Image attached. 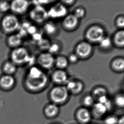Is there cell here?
<instances>
[{
    "label": "cell",
    "instance_id": "cell-33",
    "mask_svg": "<svg viewBox=\"0 0 124 124\" xmlns=\"http://www.w3.org/2000/svg\"><path fill=\"white\" fill-rule=\"evenodd\" d=\"M55 2V1L54 0H34L31 1V3L34 6H40L45 7V5L53 3Z\"/></svg>",
    "mask_w": 124,
    "mask_h": 124
},
{
    "label": "cell",
    "instance_id": "cell-37",
    "mask_svg": "<svg viewBox=\"0 0 124 124\" xmlns=\"http://www.w3.org/2000/svg\"><path fill=\"white\" fill-rule=\"evenodd\" d=\"M63 4L65 5V7L71 6L74 4V3L75 2V1L71 0H62L61 1Z\"/></svg>",
    "mask_w": 124,
    "mask_h": 124
},
{
    "label": "cell",
    "instance_id": "cell-34",
    "mask_svg": "<svg viewBox=\"0 0 124 124\" xmlns=\"http://www.w3.org/2000/svg\"><path fill=\"white\" fill-rule=\"evenodd\" d=\"M86 14V11L84 8L79 7L76 9L74 15L77 17L78 19L83 18Z\"/></svg>",
    "mask_w": 124,
    "mask_h": 124
},
{
    "label": "cell",
    "instance_id": "cell-27",
    "mask_svg": "<svg viewBox=\"0 0 124 124\" xmlns=\"http://www.w3.org/2000/svg\"><path fill=\"white\" fill-rule=\"evenodd\" d=\"M113 69L117 71H122L124 70V59L117 58L113 61L111 63Z\"/></svg>",
    "mask_w": 124,
    "mask_h": 124
},
{
    "label": "cell",
    "instance_id": "cell-21",
    "mask_svg": "<svg viewBox=\"0 0 124 124\" xmlns=\"http://www.w3.org/2000/svg\"><path fill=\"white\" fill-rule=\"evenodd\" d=\"M91 95L92 96L96 101H97L101 97L108 96V92L107 90L104 87H97L93 90Z\"/></svg>",
    "mask_w": 124,
    "mask_h": 124
},
{
    "label": "cell",
    "instance_id": "cell-5",
    "mask_svg": "<svg viewBox=\"0 0 124 124\" xmlns=\"http://www.w3.org/2000/svg\"><path fill=\"white\" fill-rule=\"evenodd\" d=\"M29 15L31 20L37 24H44L49 19L48 10L45 7L40 6H34Z\"/></svg>",
    "mask_w": 124,
    "mask_h": 124
},
{
    "label": "cell",
    "instance_id": "cell-14",
    "mask_svg": "<svg viewBox=\"0 0 124 124\" xmlns=\"http://www.w3.org/2000/svg\"><path fill=\"white\" fill-rule=\"evenodd\" d=\"M79 20L73 14H68L62 21V26L65 30L70 31L74 30L79 23Z\"/></svg>",
    "mask_w": 124,
    "mask_h": 124
},
{
    "label": "cell",
    "instance_id": "cell-30",
    "mask_svg": "<svg viewBox=\"0 0 124 124\" xmlns=\"http://www.w3.org/2000/svg\"><path fill=\"white\" fill-rule=\"evenodd\" d=\"M10 11V2L7 0L0 1V12L1 13L7 14Z\"/></svg>",
    "mask_w": 124,
    "mask_h": 124
},
{
    "label": "cell",
    "instance_id": "cell-8",
    "mask_svg": "<svg viewBox=\"0 0 124 124\" xmlns=\"http://www.w3.org/2000/svg\"><path fill=\"white\" fill-rule=\"evenodd\" d=\"M31 4V1L25 0H14L10 2V11L17 16L27 13Z\"/></svg>",
    "mask_w": 124,
    "mask_h": 124
},
{
    "label": "cell",
    "instance_id": "cell-31",
    "mask_svg": "<svg viewBox=\"0 0 124 124\" xmlns=\"http://www.w3.org/2000/svg\"><path fill=\"white\" fill-rule=\"evenodd\" d=\"M84 89V85L81 81H76V84L74 89L71 92L70 94L77 95L82 92Z\"/></svg>",
    "mask_w": 124,
    "mask_h": 124
},
{
    "label": "cell",
    "instance_id": "cell-28",
    "mask_svg": "<svg viewBox=\"0 0 124 124\" xmlns=\"http://www.w3.org/2000/svg\"><path fill=\"white\" fill-rule=\"evenodd\" d=\"M114 42L119 46H124V30L119 31L114 36Z\"/></svg>",
    "mask_w": 124,
    "mask_h": 124
},
{
    "label": "cell",
    "instance_id": "cell-22",
    "mask_svg": "<svg viewBox=\"0 0 124 124\" xmlns=\"http://www.w3.org/2000/svg\"><path fill=\"white\" fill-rule=\"evenodd\" d=\"M61 45L59 41H55L51 42L48 52L54 56V55L59 54L61 50Z\"/></svg>",
    "mask_w": 124,
    "mask_h": 124
},
{
    "label": "cell",
    "instance_id": "cell-24",
    "mask_svg": "<svg viewBox=\"0 0 124 124\" xmlns=\"http://www.w3.org/2000/svg\"><path fill=\"white\" fill-rule=\"evenodd\" d=\"M96 102H100L105 106L108 112H110L112 110L114 106L112 101L111 100L108 96H106L101 97Z\"/></svg>",
    "mask_w": 124,
    "mask_h": 124
},
{
    "label": "cell",
    "instance_id": "cell-26",
    "mask_svg": "<svg viewBox=\"0 0 124 124\" xmlns=\"http://www.w3.org/2000/svg\"><path fill=\"white\" fill-rule=\"evenodd\" d=\"M51 42L49 39L43 37L40 40L37 42V45L39 48L42 50V52L48 51Z\"/></svg>",
    "mask_w": 124,
    "mask_h": 124
},
{
    "label": "cell",
    "instance_id": "cell-40",
    "mask_svg": "<svg viewBox=\"0 0 124 124\" xmlns=\"http://www.w3.org/2000/svg\"></svg>",
    "mask_w": 124,
    "mask_h": 124
},
{
    "label": "cell",
    "instance_id": "cell-38",
    "mask_svg": "<svg viewBox=\"0 0 124 124\" xmlns=\"http://www.w3.org/2000/svg\"><path fill=\"white\" fill-rule=\"evenodd\" d=\"M117 124H124V114L119 117Z\"/></svg>",
    "mask_w": 124,
    "mask_h": 124
},
{
    "label": "cell",
    "instance_id": "cell-19",
    "mask_svg": "<svg viewBox=\"0 0 124 124\" xmlns=\"http://www.w3.org/2000/svg\"><path fill=\"white\" fill-rule=\"evenodd\" d=\"M18 67L10 60L6 61L2 65L1 70L3 74L13 76L17 72Z\"/></svg>",
    "mask_w": 124,
    "mask_h": 124
},
{
    "label": "cell",
    "instance_id": "cell-39",
    "mask_svg": "<svg viewBox=\"0 0 124 124\" xmlns=\"http://www.w3.org/2000/svg\"><path fill=\"white\" fill-rule=\"evenodd\" d=\"M96 124V123H90V124Z\"/></svg>",
    "mask_w": 124,
    "mask_h": 124
},
{
    "label": "cell",
    "instance_id": "cell-25",
    "mask_svg": "<svg viewBox=\"0 0 124 124\" xmlns=\"http://www.w3.org/2000/svg\"><path fill=\"white\" fill-rule=\"evenodd\" d=\"M95 102V100L91 94L86 95L82 98V106L88 108H91Z\"/></svg>",
    "mask_w": 124,
    "mask_h": 124
},
{
    "label": "cell",
    "instance_id": "cell-2",
    "mask_svg": "<svg viewBox=\"0 0 124 124\" xmlns=\"http://www.w3.org/2000/svg\"><path fill=\"white\" fill-rule=\"evenodd\" d=\"M20 23L17 15L12 13L6 14L0 20V29L3 33L9 35L18 31Z\"/></svg>",
    "mask_w": 124,
    "mask_h": 124
},
{
    "label": "cell",
    "instance_id": "cell-1",
    "mask_svg": "<svg viewBox=\"0 0 124 124\" xmlns=\"http://www.w3.org/2000/svg\"><path fill=\"white\" fill-rule=\"evenodd\" d=\"M50 81V78L44 70L38 66H33L27 72L23 82L26 90L37 93L46 89Z\"/></svg>",
    "mask_w": 124,
    "mask_h": 124
},
{
    "label": "cell",
    "instance_id": "cell-10",
    "mask_svg": "<svg viewBox=\"0 0 124 124\" xmlns=\"http://www.w3.org/2000/svg\"><path fill=\"white\" fill-rule=\"evenodd\" d=\"M75 118L79 124H89L93 119L91 110L81 106L77 108L75 112Z\"/></svg>",
    "mask_w": 124,
    "mask_h": 124
},
{
    "label": "cell",
    "instance_id": "cell-20",
    "mask_svg": "<svg viewBox=\"0 0 124 124\" xmlns=\"http://www.w3.org/2000/svg\"><path fill=\"white\" fill-rule=\"evenodd\" d=\"M69 61L67 57L62 55H57L55 57L54 67L57 69L65 70L69 65Z\"/></svg>",
    "mask_w": 124,
    "mask_h": 124
},
{
    "label": "cell",
    "instance_id": "cell-9",
    "mask_svg": "<svg viewBox=\"0 0 124 124\" xmlns=\"http://www.w3.org/2000/svg\"><path fill=\"white\" fill-rule=\"evenodd\" d=\"M86 36L89 41L99 43L105 37V31L102 27L99 25H93L88 29Z\"/></svg>",
    "mask_w": 124,
    "mask_h": 124
},
{
    "label": "cell",
    "instance_id": "cell-12",
    "mask_svg": "<svg viewBox=\"0 0 124 124\" xmlns=\"http://www.w3.org/2000/svg\"><path fill=\"white\" fill-rule=\"evenodd\" d=\"M16 81L13 76L3 74L0 76V89L4 91H9L14 89Z\"/></svg>",
    "mask_w": 124,
    "mask_h": 124
},
{
    "label": "cell",
    "instance_id": "cell-36",
    "mask_svg": "<svg viewBox=\"0 0 124 124\" xmlns=\"http://www.w3.org/2000/svg\"><path fill=\"white\" fill-rule=\"evenodd\" d=\"M116 25L119 28H124V17L121 16L116 19Z\"/></svg>",
    "mask_w": 124,
    "mask_h": 124
},
{
    "label": "cell",
    "instance_id": "cell-18",
    "mask_svg": "<svg viewBox=\"0 0 124 124\" xmlns=\"http://www.w3.org/2000/svg\"><path fill=\"white\" fill-rule=\"evenodd\" d=\"M60 108L59 106L51 102L45 106L44 109V113L47 118H53L59 114Z\"/></svg>",
    "mask_w": 124,
    "mask_h": 124
},
{
    "label": "cell",
    "instance_id": "cell-4",
    "mask_svg": "<svg viewBox=\"0 0 124 124\" xmlns=\"http://www.w3.org/2000/svg\"><path fill=\"white\" fill-rule=\"evenodd\" d=\"M70 94L65 85H55L50 91L49 97L52 103L59 106L68 102Z\"/></svg>",
    "mask_w": 124,
    "mask_h": 124
},
{
    "label": "cell",
    "instance_id": "cell-23",
    "mask_svg": "<svg viewBox=\"0 0 124 124\" xmlns=\"http://www.w3.org/2000/svg\"><path fill=\"white\" fill-rule=\"evenodd\" d=\"M113 103L114 106L119 109L124 108V94H118L115 96Z\"/></svg>",
    "mask_w": 124,
    "mask_h": 124
},
{
    "label": "cell",
    "instance_id": "cell-29",
    "mask_svg": "<svg viewBox=\"0 0 124 124\" xmlns=\"http://www.w3.org/2000/svg\"><path fill=\"white\" fill-rule=\"evenodd\" d=\"M104 124H117L119 117L114 114H107L103 119Z\"/></svg>",
    "mask_w": 124,
    "mask_h": 124
},
{
    "label": "cell",
    "instance_id": "cell-17",
    "mask_svg": "<svg viewBox=\"0 0 124 124\" xmlns=\"http://www.w3.org/2000/svg\"><path fill=\"white\" fill-rule=\"evenodd\" d=\"M43 30L46 35L49 37H53L57 34L58 28L53 21L48 20L43 24Z\"/></svg>",
    "mask_w": 124,
    "mask_h": 124
},
{
    "label": "cell",
    "instance_id": "cell-3",
    "mask_svg": "<svg viewBox=\"0 0 124 124\" xmlns=\"http://www.w3.org/2000/svg\"><path fill=\"white\" fill-rule=\"evenodd\" d=\"M10 60L17 67L23 66L29 64L32 59L27 48L23 46L12 49L9 54Z\"/></svg>",
    "mask_w": 124,
    "mask_h": 124
},
{
    "label": "cell",
    "instance_id": "cell-13",
    "mask_svg": "<svg viewBox=\"0 0 124 124\" xmlns=\"http://www.w3.org/2000/svg\"><path fill=\"white\" fill-rule=\"evenodd\" d=\"M92 50V46L89 43L81 42L76 47L75 54L79 58H86L91 54Z\"/></svg>",
    "mask_w": 124,
    "mask_h": 124
},
{
    "label": "cell",
    "instance_id": "cell-15",
    "mask_svg": "<svg viewBox=\"0 0 124 124\" xmlns=\"http://www.w3.org/2000/svg\"><path fill=\"white\" fill-rule=\"evenodd\" d=\"M91 108L93 118L96 119H103L109 112L106 106L98 102H95Z\"/></svg>",
    "mask_w": 124,
    "mask_h": 124
},
{
    "label": "cell",
    "instance_id": "cell-35",
    "mask_svg": "<svg viewBox=\"0 0 124 124\" xmlns=\"http://www.w3.org/2000/svg\"><path fill=\"white\" fill-rule=\"evenodd\" d=\"M67 59L69 61V63L75 64L76 62H77L79 59V57L75 53H72L69 54V56L67 57Z\"/></svg>",
    "mask_w": 124,
    "mask_h": 124
},
{
    "label": "cell",
    "instance_id": "cell-16",
    "mask_svg": "<svg viewBox=\"0 0 124 124\" xmlns=\"http://www.w3.org/2000/svg\"><path fill=\"white\" fill-rule=\"evenodd\" d=\"M23 39L18 33H16L8 35L6 39V42L7 46L13 49L21 46Z\"/></svg>",
    "mask_w": 124,
    "mask_h": 124
},
{
    "label": "cell",
    "instance_id": "cell-11",
    "mask_svg": "<svg viewBox=\"0 0 124 124\" xmlns=\"http://www.w3.org/2000/svg\"><path fill=\"white\" fill-rule=\"evenodd\" d=\"M50 79L55 85H65L69 79L68 73L65 70L56 69L52 72Z\"/></svg>",
    "mask_w": 124,
    "mask_h": 124
},
{
    "label": "cell",
    "instance_id": "cell-32",
    "mask_svg": "<svg viewBox=\"0 0 124 124\" xmlns=\"http://www.w3.org/2000/svg\"><path fill=\"white\" fill-rule=\"evenodd\" d=\"M99 43L100 47L103 48H108L112 45L111 39L107 37H104Z\"/></svg>",
    "mask_w": 124,
    "mask_h": 124
},
{
    "label": "cell",
    "instance_id": "cell-7",
    "mask_svg": "<svg viewBox=\"0 0 124 124\" xmlns=\"http://www.w3.org/2000/svg\"><path fill=\"white\" fill-rule=\"evenodd\" d=\"M49 18L52 20H58L64 18L68 15L66 7L61 1L55 3L48 10Z\"/></svg>",
    "mask_w": 124,
    "mask_h": 124
},
{
    "label": "cell",
    "instance_id": "cell-6",
    "mask_svg": "<svg viewBox=\"0 0 124 124\" xmlns=\"http://www.w3.org/2000/svg\"><path fill=\"white\" fill-rule=\"evenodd\" d=\"M39 67L44 70H49L54 67L55 57L48 51L42 52L36 59Z\"/></svg>",
    "mask_w": 124,
    "mask_h": 124
}]
</instances>
